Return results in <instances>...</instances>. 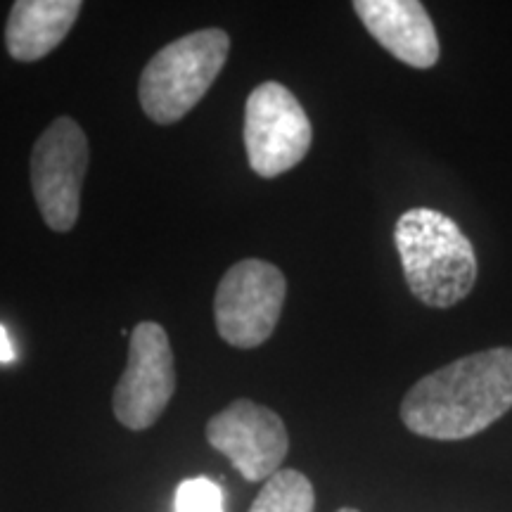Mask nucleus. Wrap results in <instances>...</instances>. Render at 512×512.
I'll return each instance as SVG.
<instances>
[{"mask_svg":"<svg viewBox=\"0 0 512 512\" xmlns=\"http://www.w3.org/2000/svg\"><path fill=\"white\" fill-rule=\"evenodd\" d=\"M88 159V138L72 117H57L34 143L31 190L43 221L55 233H69L79 221Z\"/></svg>","mask_w":512,"mask_h":512,"instance_id":"20e7f679","label":"nucleus"},{"mask_svg":"<svg viewBox=\"0 0 512 512\" xmlns=\"http://www.w3.org/2000/svg\"><path fill=\"white\" fill-rule=\"evenodd\" d=\"M287 280L264 259H242L230 266L216 287V330L230 347L256 349L273 335L283 313Z\"/></svg>","mask_w":512,"mask_h":512,"instance_id":"39448f33","label":"nucleus"},{"mask_svg":"<svg viewBox=\"0 0 512 512\" xmlns=\"http://www.w3.org/2000/svg\"><path fill=\"white\" fill-rule=\"evenodd\" d=\"M337 512H358V510H354V508H342V510H337Z\"/></svg>","mask_w":512,"mask_h":512,"instance_id":"4468645a","label":"nucleus"},{"mask_svg":"<svg viewBox=\"0 0 512 512\" xmlns=\"http://www.w3.org/2000/svg\"><path fill=\"white\" fill-rule=\"evenodd\" d=\"M15 361V347H12V339L5 330V325H0V363H12Z\"/></svg>","mask_w":512,"mask_h":512,"instance_id":"ddd939ff","label":"nucleus"},{"mask_svg":"<svg viewBox=\"0 0 512 512\" xmlns=\"http://www.w3.org/2000/svg\"><path fill=\"white\" fill-rule=\"evenodd\" d=\"M228 53L230 36L223 29L192 31L164 46L140 74L143 112L162 126L181 121L214 86Z\"/></svg>","mask_w":512,"mask_h":512,"instance_id":"7ed1b4c3","label":"nucleus"},{"mask_svg":"<svg viewBox=\"0 0 512 512\" xmlns=\"http://www.w3.org/2000/svg\"><path fill=\"white\" fill-rule=\"evenodd\" d=\"M512 408V347L458 358L408 389L401 420L413 434L460 441L484 432Z\"/></svg>","mask_w":512,"mask_h":512,"instance_id":"f257e3e1","label":"nucleus"},{"mask_svg":"<svg viewBox=\"0 0 512 512\" xmlns=\"http://www.w3.org/2000/svg\"><path fill=\"white\" fill-rule=\"evenodd\" d=\"M207 441L247 482H264L280 472L290 448L283 418L249 399L233 401L216 413L207 422Z\"/></svg>","mask_w":512,"mask_h":512,"instance_id":"6e6552de","label":"nucleus"},{"mask_svg":"<svg viewBox=\"0 0 512 512\" xmlns=\"http://www.w3.org/2000/svg\"><path fill=\"white\" fill-rule=\"evenodd\" d=\"M174 392L176 361L169 335L159 323L143 320L131 332L126 370L114 387V415L128 430H150Z\"/></svg>","mask_w":512,"mask_h":512,"instance_id":"0eeeda50","label":"nucleus"},{"mask_svg":"<svg viewBox=\"0 0 512 512\" xmlns=\"http://www.w3.org/2000/svg\"><path fill=\"white\" fill-rule=\"evenodd\" d=\"M313 128L302 102L278 81H266L249 93L245 105V150L261 178L283 176L309 155Z\"/></svg>","mask_w":512,"mask_h":512,"instance_id":"423d86ee","label":"nucleus"},{"mask_svg":"<svg viewBox=\"0 0 512 512\" xmlns=\"http://www.w3.org/2000/svg\"><path fill=\"white\" fill-rule=\"evenodd\" d=\"M316 494L309 477L297 470H280L266 479L249 512H313Z\"/></svg>","mask_w":512,"mask_h":512,"instance_id":"9b49d317","label":"nucleus"},{"mask_svg":"<svg viewBox=\"0 0 512 512\" xmlns=\"http://www.w3.org/2000/svg\"><path fill=\"white\" fill-rule=\"evenodd\" d=\"M176 512H226L221 486L207 477L185 479L176 491Z\"/></svg>","mask_w":512,"mask_h":512,"instance_id":"f8f14e48","label":"nucleus"},{"mask_svg":"<svg viewBox=\"0 0 512 512\" xmlns=\"http://www.w3.org/2000/svg\"><path fill=\"white\" fill-rule=\"evenodd\" d=\"M354 10L368 34L399 62L415 69L439 62L437 29L418 0H356Z\"/></svg>","mask_w":512,"mask_h":512,"instance_id":"1a4fd4ad","label":"nucleus"},{"mask_svg":"<svg viewBox=\"0 0 512 512\" xmlns=\"http://www.w3.org/2000/svg\"><path fill=\"white\" fill-rule=\"evenodd\" d=\"M394 242L411 292L432 309H448L477 283V256L460 226L437 209L415 207L396 221Z\"/></svg>","mask_w":512,"mask_h":512,"instance_id":"f03ea898","label":"nucleus"},{"mask_svg":"<svg viewBox=\"0 0 512 512\" xmlns=\"http://www.w3.org/2000/svg\"><path fill=\"white\" fill-rule=\"evenodd\" d=\"M83 10L81 0H17L5 24V48L17 62H36L60 46Z\"/></svg>","mask_w":512,"mask_h":512,"instance_id":"9d476101","label":"nucleus"}]
</instances>
